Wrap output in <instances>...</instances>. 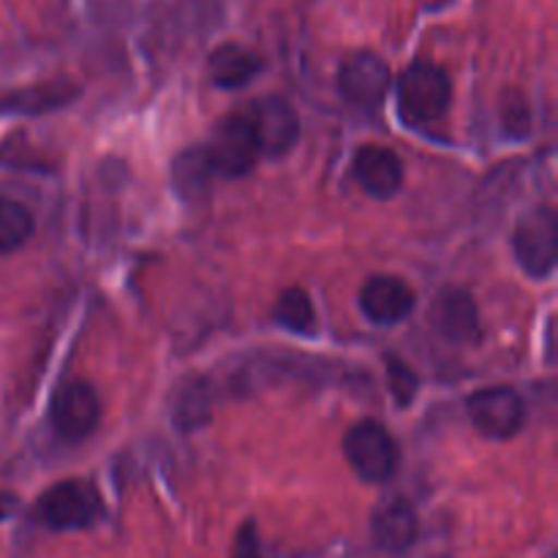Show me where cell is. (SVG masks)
Returning a JSON list of instances; mask_svg holds the SVG:
<instances>
[{"label":"cell","mask_w":558,"mask_h":558,"mask_svg":"<svg viewBox=\"0 0 558 558\" xmlns=\"http://www.w3.org/2000/svg\"><path fill=\"white\" fill-rule=\"evenodd\" d=\"M452 85L445 69L434 63H414L398 80V107L414 125L434 123L450 107Z\"/></svg>","instance_id":"cell-1"},{"label":"cell","mask_w":558,"mask_h":558,"mask_svg":"<svg viewBox=\"0 0 558 558\" xmlns=\"http://www.w3.org/2000/svg\"><path fill=\"white\" fill-rule=\"evenodd\" d=\"M343 452L357 477L365 483H385L398 463V447L390 430L374 420H363L354 425L343 439Z\"/></svg>","instance_id":"cell-2"},{"label":"cell","mask_w":558,"mask_h":558,"mask_svg":"<svg viewBox=\"0 0 558 558\" xmlns=\"http://www.w3.org/2000/svg\"><path fill=\"white\" fill-rule=\"evenodd\" d=\"M207 156H210L213 172L221 174V178H243V174H248L262 156L259 140H256L251 120L245 114L223 118L216 134H213Z\"/></svg>","instance_id":"cell-3"},{"label":"cell","mask_w":558,"mask_h":558,"mask_svg":"<svg viewBox=\"0 0 558 558\" xmlns=\"http://www.w3.org/2000/svg\"><path fill=\"white\" fill-rule=\"evenodd\" d=\"M512 248L523 270L534 278L554 272L558 256V221L550 207H537L521 218L512 234Z\"/></svg>","instance_id":"cell-4"},{"label":"cell","mask_w":558,"mask_h":558,"mask_svg":"<svg viewBox=\"0 0 558 558\" xmlns=\"http://www.w3.org/2000/svg\"><path fill=\"white\" fill-rule=\"evenodd\" d=\"M474 428L488 439H512L523 428L526 407L510 387H485L466 401Z\"/></svg>","instance_id":"cell-5"},{"label":"cell","mask_w":558,"mask_h":558,"mask_svg":"<svg viewBox=\"0 0 558 558\" xmlns=\"http://www.w3.org/2000/svg\"><path fill=\"white\" fill-rule=\"evenodd\" d=\"M101 512L98 496L85 483H60L49 488L38 501V518L44 526L54 529V532H76V529H87Z\"/></svg>","instance_id":"cell-6"},{"label":"cell","mask_w":558,"mask_h":558,"mask_svg":"<svg viewBox=\"0 0 558 558\" xmlns=\"http://www.w3.org/2000/svg\"><path fill=\"white\" fill-rule=\"evenodd\" d=\"M343 98L360 109H376L390 90V69L374 52H357L338 71Z\"/></svg>","instance_id":"cell-7"},{"label":"cell","mask_w":558,"mask_h":558,"mask_svg":"<svg viewBox=\"0 0 558 558\" xmlns=\"http://www.w3.org/2000/svg\"><path fill=\"white\" fill-rule=\"evenodd\" d=\"M98 396L85 381H69L52 398V425L63 439L82 441L98 425Z\"/></svg>","instance_id":"cell-8"},{"label":"cell","mask_w":558,"mask_h":558,"mask_svg":"<svg viewBox=\"0 0 558 558\" xmlns=\"http://www.w3.org/2000/svg\"><path fill=\"white\" fill-rule=\"evenodd\" d=\"M245 118L254 125L259 150L267 153V156H283L300 136L298 114L283 98H259Z\"/></svg>","instance_id":"cell-9"},{"label":"cell","mask_w":558,"mask_h":558,"mask_svg":"<svg viewBox=\"0 0 558 558\" xmlns=\"http://www.w3.org/2000/svg\"><path fill=\"white\" fill-rule=\"evenodd\" d=\"M352 169L365 194L376 196V199H390V196H396L403 185V163L401 158H398V153H392L390 147H360L357 156H354Z\"/></svg>","instance_id":"cell-10"},{"label":"cell","mask_w":558,"mask_h":558,"mask_svg":"<svg viewBox=\"0 0 558 558\" xmlns=\"http://www.w3.org/2000/svg\"><path fill=\"white\" fill-rule=\"evenodd\" d=\"M363 314L376 325H398L414 311V292L396 276H374L360 292Z\"/></svg>","instance_id":"cell-11"},{"label":"cell","mask_w":558,"mask_h":558,"mask_svg":"<svg viewBox=\"0 0 558 558\" xmlns=\"http://www.w3.org/2000/svg\"><path fill=\"white\" fill-rule=\"evenodd\" d=\"M420 532L417 515H414L412 505L403 499L387 501L379 507L374 518V539L379 548L390 550V554H407L414 545Z\"/></svg>","instance_id":"cell-12"},{"label":"cell","mask_w":558,"mask_h":558,"mask_svg":"<svg viewBox=\"0 0 558 558\" xmlns=\"http://www.w3.org/2000/svg\"><path fill=\"white\" fill-rule=\"evenodd\" d=\"M436 327L445 338L456 343H469L480 332L477 303L463 289H447L436 303Z\"/></svg>","instance_id":"cell-13"},{"label":"cell","mask_w":558,"mask_h":558,"mask_svg":"<svg viewBox=\"0 0 558 558\" xmlns=\"http://www.w3.org/2000/svg\"><path fill=\"white\" fill-rule=\"evenodd\" d=\"M207 69H210V80L218 87H243L259 74L262 60L243 44H223L210 54Z\"/></svg>","instance_id":"cell-14"},{"label":"cell","mask_w":558,"mask_h":558,"mask_svg":"<svg viewBox=\"0 0 558 558\" xmlns=\"http://www.w3.org/2000/svg\"><path fill=\"white\" fill-rule=\"evenodd\" d=\"M213 163L207 147H191L174 161V185L185 199H199L207 194L213 180Z\"/></svg>","instance_id":"cell-15"},{"label":"cell","mask_w":558,"mask_h":558,"mask_svg":"<svg viewBox=\"0 0 558 558\" xmlns=\"http://www.w3.org/2000/svg\"><path fill=\"white\" fill-rule=\"evenodd\" d=\"M33 234V216L20 202L0 196V254L22 248Z\"/></svg>","instance_id":"cell-16"},{"label":"cell","mask_w":558,"mask_h":558,"mask_svg":"<svg viewBox=\"0 0 558 558\" xmlns=\"http://www.w3.org/2000/svg\"><path fill=\"white\" fill-rule=\"evenodd\" d=\"M272 316H276L278 325L294 332H314L316 327L314 303H311V298L303 289H287V292L278 298Z\"/></svg>","instance_id":"cell-17"},{"label":"cell","mask_w":558,"mask_h":558,"mask_svg":"<svg viewBox=\"0 0 558 558\" xmlns=\"http://www.w3.org/2000/svg\"><path fill=\"white\" fill-rule=\"evenodd\" d=\"M387 374H390V387H392V396H396V401L401 403V407H409L414 398V392H417V376H414V371L409 368L407 363H401L398 357H387Z\"/></svg>","instance_id":"cell-18"},{"label":"cell","mask_w":558,"mask_h":558,"mask_svg":"<svg viewBox=\"0 0 558 558\" xmlns=\"http://www.w3.org/2000/svg\"><path fill=\"white\" fill-rule=\"evenodd\" d=\"M202 390L199 387H189V390L183 392V401H180L178 407V420L180 425H185V428H194L196 423H205L207 420V403L199 401Z\"/></svg>","instance_id":"cell-19"},{"label":"cell","mask_w":558,"mask_h":558,"mask_svg":"<svg viewBox=\"0 0 558 558\" xmlns=\"http://www.w3.org/2000/svg\"><path fill=\"white\" fill-rule=\"evenodd\" d=\"M232 558H259V539H256L254 523H245L243 532L238 534V543H234Z\"/></svg>","instance_id":"cell-20"},{"label":"cell","mask_w":558,"mask_h":558,"mask_svg":"<svg viewBox=\"0 0 558 558\" xmlns=\"http://www.w3.org/2000/svg\"><path fill=\"white\" fill-rule=\"evenodd\" d=\"M16 507V499L11 494H5V490H0V521H5V518L14 512Z\"/></svg>","instance_id":"cell-21"}]
</instances>
